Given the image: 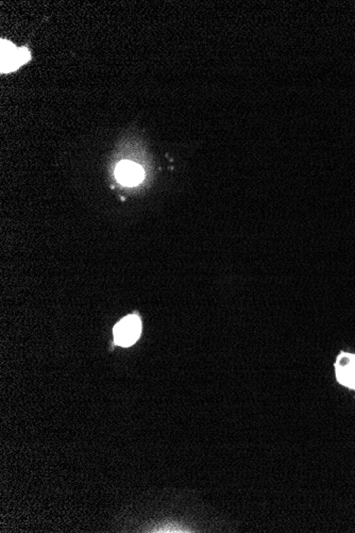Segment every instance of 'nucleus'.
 Here are the masks:
<instances>
[{"label":"nucleus","mask_w":355,"mask_h":533,"mask_svg":"<svg viewBox=\"0 0 355 533\" xmlns=\"http://www.w3.org/2000/svg\"><path fill=\"white\" fill-rule=\"evenodd\" d=\"M142 332V322L137 315L123 318L114 328V340L123 347L131 346L137 342Z\"/></svg>","instance_id":"f257e3e1"},{"label":"nucleus","mask_w":355,"mask_h":533,"mask_svg":"<svg viewBox=\"0 0 355 533\" xmlns=\"http://www.w3.org/2000/svg\"><path fill=\"white\" fill-rule=\"evenodd\" d=\"M27 48H16L10 42L1 39V73H11L30 60Z\"/></svg>","instance_id":"f03ea898"},{"label":"nucleus","mask_w":355,"mask_h":533,"mask_svg":"<svg viewBox=\"0 0 355 533\" xmlns=\"http://www.w3.org/2000/svg\"><path fill=\"white\" fill-rule=\"evenodd\" d=\"M336 379L340 384L355 390V355L342 353L337 357L335 364Z\"/></svg>","instance_id":"7ed1b4c3"},{"label":"nucleus","mask_w":355,"mask_h":533,"mask_svg":"<svg viewBox=\"0 0 355 533\" xmlns=\"http://www.w3.org/2000/svg\"><path fill=\"white\" fill-rule=\"evenodd\" d=\"M115 174H116L117 180L126 187H135L139 184L145 177L143 168L139 164L131 161H122L118 163Z\"/></svg>","instance_id":"20e7f679"}]
</instances>
